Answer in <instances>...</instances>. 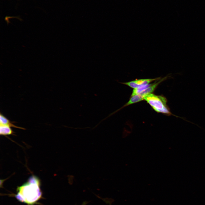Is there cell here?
Wrapping results in <instances>:
<instances>
[{"label": "cell", "mask_w": 205, "mask_h": 205, "mask_svg": "<svg viewBox=\"0 0 205 205\" xmlns=\"http://www.w3.org/2000/svg\"><path fill=\"white\" fill-rule=\"evenodd\" d=\"M39 186L38 179L35 176H31L27 182L18 187L16 198L21 202L29 204H34L41 196Z\"/></svg>", "instance_id": "6da1fadb"}, {"label": "cell", "mask_w": 205, "mask_h": 205, "mask_svg": "<svg viewBox=\"0 0 205 205\" xmlns=\"http://www.w3.org/2000/svg\"><path fill=\"white\" fill-rule=\"evenodd\" d=\"M146 101L156 112L168 115L172 114L167 103V100L164 96L150 93L144 98Z\"/></svg>", "instance_id": "7a4b0ae2"}, {"label": "cell", "mask_w": 205, "mask_h": 205, "mask_svg": "<svg viewBox=\"0 0 205 205\" xmlns=\"http://www.w3.org/2000/svg\"><path fill=\"white\" fill-rule=\"evenodd\" d=\"M160 78L158 77L153 79H141L121 83L134 89L149 84L151 82L159 80Z\"/></svg>", "instance_id": "3957f363"}, {"label": "cell", "mask_w": 205, "mask_h": 205, "mask_svg": "<svg viewBox=\"0 0 205 205\" xmlns=\"http://www.w3.org/2000/svg\"><path fill=\"white\" fill-rule=\"evenodd\" d=\"M0 125L9 126L19 129L25 130L24 128L16 126L12 122L6 117L2 114L0 113Z\"/></svg>", "instance_id": "277c9868"}, {"label": "cell", "mask_w": 205, "mask_h": 205, "mask_svg": "<svg viewBox=\"0 0 205 205\" xmlns=\"http://www.w3.org/2000/svg\"><path fill=\"white\" fill-rule=\"evenodd\" d=\"M14 132L11 127L5 125H0V134L2 135H7L13 134Z\"/></svg>", "instance_id": "5b68a950"}, {"label": "cell", "mask_w": 205, "mask_h": 205, "mask_svg": "<svg viewBox=\"0 0 205 205\" xmlns=\"http://www.w3.org/2000/svg\"><path fill=\"white\" fill-rule=\"evenodd\" d=\"M151 84H148L140 87L138 88L134 89L133 90V91L131 95V97L140 93L144 90L150 86L151 85Z\"/></svg>", "instance_id": "8992f818"}, {"label": "cell", "mask_w": 205, "mask_h": 205, "mask_svg": "<svg viewBox=\"0 0 205 205\" xmlns=\"http://www.w3.org/2000/svg\"><path fill=\"white\" fill-rule=\"evenodd\" d=\"M87 203L86 201L84 202L81 205H86Z\"/></svg>", "instance_id": "52a82bcc"}]
</instances>
